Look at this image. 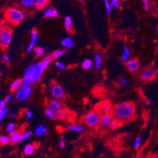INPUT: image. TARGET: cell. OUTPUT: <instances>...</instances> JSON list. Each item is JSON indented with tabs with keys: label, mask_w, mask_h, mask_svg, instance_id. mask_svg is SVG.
I'll use <instances>...</instances> for the list:
<instances>
[{
	"label": "cell",
	"mask_w": 158,
	"mask_h": 158,
	"mask_svg": "<svg viewBox=\"0 0 158 158\" xmlns=\"http://www.w3.org/2000/svg\"><path fill=\"white\" fill-rule=\"evenodd\" d=\"M114 115L120 122H128L135 115V105L131 103H122L116 105L114 109Z\"/></svg>",
	"instance_id": "cell-1"
},
{
	"label": "cell",
	"mask_w": 158,
	"mask_h": 158,
	"mask_svg": "<svg viewBox=\"0 0 158 158\" xmlns=\"http://www.w3.org/2000/svg\"><path fill=\"white\" fill-rule=\"evenodd\" d=\"M5 17L6 20L13 25H17L20 24L25 18V13L18 7H12L6 11Z\"/></svg>",
	"instance_id": "cell-2"
},
{
	"label": "cell",
	"mask_w": 158,
	"mask_h": 158,
	"mask_svg": "<svg viewBox=\"0 0 158 158\" xmlns=\"http://www.w3.org/2000/svg\"><path fill=\"white\" fill-rule=\"evenodd\" d=\"M100 114L97 110L88 112L83 119V122L89 127H95L100 123Z\"/></svg>",
	"instance_id": "cell-3"
},
{
	"label": "cell",
	"mask_w": 158,
	"mask_h": 158,
	"mask_svg": "<svg viewBox=\"0 0 158 158\" xmlns=\"http://www.w3.org/2000/svg\"><path fill=\"white\" fill-rule=\"evenodd\" d=\"M32 87L30 85H22L15 93V98L17 101H24L28 100L32 95Z\"/></svg>",
	"instance_id": "cell-4"
},
{
	"label": "cell",
	"mask_w": 158,
	"mask_h": 158,
	"mask_svg": "<svg viewBox=\"0 0 158 158\" xmlns=\"http://www.w3.org/2000/svg\"><path fill=\"white\" fill-rule=\"evenodd\" d=\"M13 38V31L9 27H5L0 35V46L2 48H7L12 42Z\"/></svg>",
	"instance_id": "cell-5"
},
{
	"label": "cell",
	"mask_w": 158,
	"mask_h": 158,
	"mask_svg": "<svg viewBox=\"0 0 158 158\" xmlns=\"http://www.w3.org/2000/svg\"><path fill=\"white\" fill-rule=\"evenodd\" d=\"M51 94L52 97L55 100H61L64 97V91L61 86L58 84H53L51 88Z\"/></svg>",
	"instance_id": "cell-6"
},
{
	"label": "cell",
	"mask_w": 158,
	"mask_h": 158,
	"mask_svg": "<svg viewBox=\"0 0 158 158\" xmlns=\"http://www.w3.org/2000/svg\"><path fill=\"white\" fill-rule=\"evenodd\" d=\"M45 70H46V69L44 68V67L43 66L41 62L35 64V69L32 75V84H35L40 81Z\"/></svg>",
	"instance_id": "cell-7"
},
{
	"label": "cell",
	"mask_w": 158,
	"mask_h": 158,
	"mask_svg": "<svg viewBox=\"0 0 158 158\" xmlns=\"http://www.w3.org/2000/svg\"><path fill=\"white\" fill-rule=\"evenodd\" d=\"M35 67V64H32L26 68L24 72V76L22 79V85H30L32 84V75Z\"/></svg>",
	"instance_id": "cell-8"
},
{
	"label": "cell",
	"mask_w": 158,
	"mask_h": 158,
	"mask_svg": "<svg viewBox=\"0 0 158 158\" xmlns=\"http://www.w3.org/2000/svg\"><path fill=\"white\" fill-rule=\"evenodd\" d=\"M112 106L111 103L108 101H104L99 103L97 105L96 110L100 114H107L110 113L112 110Z\"/></svg>",
	"instance_id": "cell-9"
},
{
	"label": "cell",
	"mask_w": 158,
	"mask_h": 158,
	"mask_svg": "<svg viewBox=\"0 0 158 158\" xmlns=\"http://www.w3.org/2000/svg\"><path fill=\"white\" fill-rule=\"evenodd\" d=\"M46 106L47 109L56 112L62 108L63 104L61 101L58 100H49L47 101Z\"/></svg>",
	"instance_id": "cell-10"
},
{
	"label": "cell",
	"mask_w": 158,
	"mask_h": 158,
	"mask_svg": "<svg viewBox=\"0 0 158 158\" xmlns=\"http://www.w3.org/2000/svg\"><path fill=\"white\" fill-rule=\"evenodd\" d=\"M113 119H114V116H113L111 113L101 114L100 116V123L103 127H110V125Z\"/></svg>",
	"instance_id": "cell-11"
},
{
	"label": "cell",
	"mask_w": 158,
	"mask_h": 158,
	"mask_svg": "<svg viewBox=\"0 0 158 158\" xmlns=\"http://www.w3.org/2000/svg\"><path fill=\"white\" fill-rule=\"evenodd\" d=\"M38 32H37L35 28L33 29L31 31V37H30V43L28 46L27 49V52H31L33 49L35 48V45L37 42V39H38Z\"/></svg>",
	"instance_id": "cell-12"
},
{
	"label": "cell",
	"mask_w": 158,
	"mask_h": 158,
	"mask_svg": "<svg viewBox=\"0 0 158 158\" xmlns=\"http://www.w3.org/2000/svg\"><path fill=\"white\" fill-rule=\"evenodd\" d=\"M126 67L131 72H135L139 69L140 67V62L137 59L128 60L126 62Z\"/></svg>",
	"instance_id": "cell-13"
},
{
	"label": "cell",
	"mask_w": 158,
	"mask_h": 158,
	"mask_svg": "<svg viewBox=\"0 0 158 158\" xmlns=\"http://www.w3.org/2000/svg\"><path fill=\"white\" fill-rule=\"evenodd\" d=\"M24 129L23 127H21L20 129L16 130L15 133L13 135L10 136V144L12 145H15L18 142H20V139L21 135L23 132Z\"/></svg>",
	"instance_id": "cell-14"
},
{
	"label": "cell",
	"mask_w": 158,
	"mask_h": 158,
	"mask_svg": "<svg viewBox=\"0 0 158 158\" xmlns=\"http://www.w3.org/2000/svg\"><path fill=\"white\" fill-rule=\"evenodd\" d=\"M156 74L154 71L152 69H145L142 71L141 74V78L144 81H148L153 80L155 78Z\"/></svg>",
	"instance_id": "cell-15"
},
{
	"label": "cell",
	"mask_w": 158,
	"mask_h": 158,
	"mask_svg": "<svg viewBox=\"0 0 158 158\" xmlns=\"http://www.w3.org/2000/svg\"><path fill=\"white\" fill-rule=\"evenodd\" d=\"M59 16V13L58 10L52 7H49V8L45 10L43 13V17L45 18H56Z\"/></svg>",
	"instance_id": "cell-16"
},
{
	"label": "cell",
	"mask_w": 158,
	"mask_h": 158,
	"mask_svg": "<svg viewBox=\"0 0 158 158\" xmlns=\"http://www.w3.org/2000/svg\"><path fill=\"white\" fill-rule=\"evenodd\" d=\"M61 44L65 49H70L75 46V41L72 37H66L62 40Z\"/></svg>",
	"instance_id": "cell-17"
},
{
	"label": "cell",
	"mask_w": 158,
	"mask_h": 158,
	"mask_svg": "<svg viewBox=\"0 0 158 158\" xmlns=\"http://www.w3.org/2000/svg\"><path fill=\"white\" fill-rule=\"evenodd\" d=\"M66 129L68 131L74 132H82L85 130V128L80 124H71L66 126Z\"/></svg>",
	"instance_id": "cell-18"
},
{
	"label": "cell",
	"mask_w": 158,
	"mask_h": 158,
	"mask_svg": "<svg viewBox=\"0 0 158 158\" xmlns=\"http://www.w3.org/2000/svg\"><path fill=\"white\" fill-rule=\"evenodd\" d=\"M56 114V119H58V120H62L65 119L67 115H68V111H67L66 109L64 108H60L59 110L55 112Z\"/></svg>",
	"instance_id": "cell-19"
},
{
	"label": "cell",
	"mask_w": 158,
	"mask_h": 158,
	"mask_svg": "<svg viewBox=\"0 0 158 158\" xmlns=\"http://www.w3.org/2000/svg\"><path fill=\"white\" fill-rule=\"evenodd\" d=\"M22 85V79H17L10 86V90L12 92H16Z\"/></svg>",
	"instance_id": "cell-20"
},
{
	"label": "cell",
	"mask_w": 158,
	"mask_h": 158,
	"mask_svg": "<svg viewBox=\"0 0 158 158\" xmlns=\"http://www.w3.org/2000/svg\"><path fill=\"white\" fill-rule=\"evenodd\" d=\"M50 0H36L35 7L37 10H41L47 6Z\"/></svg>",
	"instance_id": "cell-21"
},
{
	"label": "cell",
	"mask_w": 158,
	"mask_h": 158,
	"mask_svg": "<svg viewBox=\"0 0 158 158\" xmlns=\"http://www.w3.org/2000/svg\"><path fill=\"white\" fill-rule=\"evenodd\" d=\"M64 27L67 31L69 32H73V19L69 16H67L64 18Z\"/></svg>",
	"instance_id": "cell-22"
},
{
	"label": "cell",
	"mask_w": 158,
	"mask_h": 158,
	"mask_svg": "<svg viewBox=\"0 0 158 158\" xmlns=\"http://www.w3.org/2000/svg\"><path fill=\"white\" fill-rule=\"evenodd\" d=\"M35 146L33 144H27V146H25V147L24 149V154L25 156H32L33 154L35 152Z\"/></svg>",
	"instance_id": "cell-23"
},
{
	"label": "cell",
	"mask_w": 158,
	"mask_h": 158,
	"mask_svg": "<svg viewBox=\"0 0 158 158\" xmlns=\"http://www.w3.org/2000/svg\"><path fill=\"white\" fill-rule=\"evenodd\" d=\"M36 0H20V5L25 8H30L34 6Z\"/></svg>",
	"instance_id": "cell-24"
},
{
	"label": "cell",
	"mask_w": 158,
	"mask_h": 158,
	"mask_svg": "<svg viewBox=\"0 0 158 158\" xmlns=\"http://www.w3.org/2000/svg\"><path fill=\"white\" fill-rule=\"evenodd\" d=\"M47 132V129L44 125H40L35 130V134L38 137L42 136L44 134Z\"/></svg>",
	"instance_id": "cell-25"
},
{
	"label": "cell",
	"mask_w": 158,
	"mask_h": 158,
	"mask_svg": "<svg viewBox=\"0 0 158 158\" xmlns=\"http://www.w3.org/2000/svg\"><path fill=\"white\" fill-rule=\"evenodd\" d=\"M130 54V50H129V47H128L127 46H124L123 52V54L121 57L122 61L123 62H127L128 60L129 59Z\"/></svg>",
	"instance_id": "cell-26"
},
{
	"label": "cell",
	"mask_w": 158,
	"mask_h": 158,
	"mask_svg": "<svg viewBox=\"0 0 158 158\" xmlns=\"http://www.w3.org/2000/svg\"><path fill=\"white\" fill-rule=\"evenodd\" d=\"M53 59H54L52 58L51 55L46 56V57L44 58V59L42 60V61H41V62H42V65L44 67L45 69H46L47 68V67H49V66L51 64V63L52 62V60H53Z\"/></svg>",
	"instance_id": "cell-27"
},
{
	"label": "cell",
	"mask_w": 158,
	"mask_h": 158,
	"mask_svg": "<svg viewBox=\"0 0 158 158\" xmlns=\"http://www.w3.org/2000/svg\"><path fill=\"white\" fill-rule=\"evenodd\" d=\"M66 53V49L57 50V51H55L54 52H52V54H51V56L54 59H57L61 57V56H62V55L65 54Z\"/></svg>",
	"instance_id": "cell-28"
},
{
	"label": "cell",
	"mask_w": 158,
	"mask_h": 158,
	"mask_svg": "<svg viewBox=\"0 0 158 158\" xmlns=\"http://www.w3.org/2000/svg\"><path fill=\"white\" fill-rule=\"evenodd\" d=\"M93 62L91 59H86L82 62V67L85 70H88L92 67Z\"/></svg>",
	"instance_id": "cell-29"
},
{
	"label": "cell",
	"mask_w": 158,
	"mask_h": 158,
	"mask_svg": "<svg viewBox=\"0 0 158 158\" xmlns=\"http://www.w3.org/2000/svg\"><path fill=\"white\" fill-rule=\"evenodd\" d=\"M95 66L96 69H98L101 65V63H102V59H101L100 54L98 53H96L95 54Z\"/></svg>",
	"instance_id": "cell-30"
},
{
	"label": "cell",
	"mask_w": 158,
	"mask_h": 158,
	"mask_svg": "<svg viewBox=\"0 0 158 158\" xmlns=\"http://www.w3.org/2000/svg\"><path fill=\"white\" fill-rule=\"evenodd\" d=\"M35 52L36 56L38 58L43 57V56L45 55V54H46L44 49L42 48V47H37L35 49Z\"/></svg>",
	"instance_id": "cell-31"
},
{
	"label": "cell",
	"mask_w": 158,
	"mask_h": 158,
	"mask_svg": "<svg viewBox=\"0 0 158 158\" xmlns=\"http://www.w3.org/2000/svg\"><path fill=\"white\" fill-rule=\"evenodd\" d=\"M122 122H120L119 120H118L117 119H113V120L112 121L110 125V127L113 130H115L116 129H117V128L121 125V123Z\"/></svg>",
	"instance_id": "cell-32"
},
{
	"label": "cell",
	"mask_w": 158,
	"mask_h": 158,
	"mask_svg": "<svg viewBox=\"0 0 158 158\" xmlns=\"http://www.w3.org/2000/svg\"><path fill=\"white\" fill-rule=\"evenodd\" d=\"M32 135V133L31 131L27 130V131H25V132H23L21 135V137L20 139V142H22V141L26 140V139H27L30 137Z\"/></svg>",
	"instance_id": "cell-33"
},
{
	"label": "cell",
	"mask_w": 158,
	"mask_h": 158,
	"mask_svg": "<svg viewBox=\"0 0 158 158\" xmlns=\"http://www.w3.org/2000/svg\"><path fill=\"white\" fill-rule=\"evenodd\" d=\"M45 113H46V116H47V117L49 119H50L51 120H54V119H56L55 112H54L53 110H49V109L47 108L46 110V112H45Z\"/></svg>",
	"instance_id": "cell-34"
},
{
	"label": "cell",
	"mask_w": 158,
	"mask_h": 158,
	"mask_svg": "<svg viewBox=\"0 0 158 158\" xmlns=\"http://www.w3.org/2000/svg\"><path fill=\"white\" fill-rule=\"evenodd\" d=\"M10 143V137L7 135H1L0 136V144L5 146Z\"/></svg>",
	"instance_id": "cell-35"
},
{
	"label": "cell",
	"mask_w": 158,
	"mask_h": 158,
	"mask_svg": "<svg viewBox=\"0 0 158 158\" xmlns=\"http://www.w3.org/2000/svg\"><path fill=\"white\" fill-rule=\"evenodd\" d=\"M110 5L112 8L120 9L121 5H120V0H111Z\"/></svg>",
	"instance_id": "cell-36"
},
{
	"label": "cell",
	"mask_w": 158,
	"mask_h": 158,
	"mask_svg": "<svg viewBox=\"0 0 158 158\" xmlns=\"http://www.w3.org/2000/svg\"><path fill=\"white\" fill-rule=\"evenodd\" d=\"M10 111V109L8 108H5L2 111H0V121L4 119L5 116L8 114Z\"/></svg>",
	"instance_id": "cell-37"
},
{
	"label": "cell",
	"mask_w": 158,
	"mask_h": 158,
	"mask_svg": "<svg viewBox=\"0 0 158 158\" xmlns=\"http://www.w3.org/2000/svg\"><path fill=\"white\" fill-rule=\"evenodd\" d=\"M105 8H106V12L108 15H110L112 12V7L110 5V1L109 0H104Z\"/></svg>",
	"instance_id": "cell-38"
},
{
	"label": "cell",
	"mask_w": 158,
	"mask_h": 158,
	"mask_svg": "<svg viewBox=\"0 0 158 158\" xmlns=\"http://www.w3.org/2000/svg\"><path fill=\"white\" fill-rule=\"evenodd\" d=\"M141 137H137L135 139V142H134V148L135 149H139V147L141 146Z\"/></svg>",
	"instance_id": "cell-39"
},
{
	"label": "cell",
	"mask_w": 158,
	"mask_h": 158,
	"mask_svg": "<svg viewBox=\"0 0 158 158\" xmlns=\"http://www.w3.org/2000/svg\"><path fill=\"white\" fill-rule=\"evenodd\" d=\"M142 2L143 3V7H144V9L146 12H148L150 10V5L149 3V0H142Z\"/></svg>",
	"instance_id": "cell-40"
},
{
	"label": "cell",
	"mask_w": 158,
	"mask_h": 158,
	"mask_svg": "<svg viewBox=\"0 0 158 158\" xmlns=\"http://www.w3.org/2000/svg\"><path fill=\"white\" fill-rule=\"evenodd\" d=\"M1 61L4 63H9L11 61V58L8 54H3L1 57Z\"/></svg>",
	"instance_id": "cell-41"
},
{
	"label": "cell",
	"mask_w": 158,
	"mask_h": 158,
	"mask_svg": "<svg viewBox=\"0 0 158 158\" xmlns=\"http://www.w3.org/2000/svg\"><path fill=\"white\" fill-rule=\"evenodd\" d=\"M24 115L26 119H31L33 117V113L30 110H25L24 113Z\"/></svg>",
	"instance_id": "cell-42"
},
{
	"label": "cell",
	"mask_w": 158,
	"mask_h": 158,
	"mask_svg": "<svg viewBox=\"0 0 158 158\" xmlns=\"http://www.w3.org/2000/svg\"><path fill=\"white\" fill-rule=\"evenodd\" d=\"M55 66L60 70H64L66 69L65 65L63 64L62 62H59V61H57L55 62Z\"/></svg>",
	"instance_id": "cell-43"
},
{
	"label": "cell",
	"mask_w": 158,
	"mask_h": 158,
	"mask_svg": "<svg viewBox=\"0 0 158 158\" xmlns=\"http://www.w3.org/2000/svg\"><path fill=\"white\" fill-rule=\"evenodd\" d=\"M15 129H16V125L13 123H10L8 124V125L6 126V130L8 132Z\"/></svg>",
	"instance_id": "cell-44"
},
{
	"label": "cell",
	"mask_w": 158,
	"mask_h": 158,
	"mask_svg": "<svg viewBox=\"0 0 158 158\" xmlns=\"http://www.w3.org/2000/svg\"><path fill=\"white\" fill-rule=\"evenodd\" d=\"M13 97H14V96H13V95H12V94H10V95H7L6 96L5 98V101L6 102V103H10V101L13 99Z\"/></svg>",
	"instance_id": "cell-45"
},
{
	"label": "cell",
	"mask_w": 158,
	"mask_h": 158,
	"mask_svg": "<svg viewBox=\"0 0 158 158\" xmlns=\"http://www.w3.org/2000/svg\"><path fill=\"white\" fill-rule=\"evenodd\" d=\"M6 102L5 101V99L0 101V111H2L3 109L5 108Z\"/></svg>",
	"instance_id": "cell-46"
},
{
	"label": "cell",
	"mask_w": 158,
	"mask_h": 158,
	"mask_svg": "<svg viewBox=\"0 0 158 158\" xmlns=\"http://www.w3.org/2000/svg\"><path fill=\"white\" fill-rule=\"evenodd\" d=\"M127 82H128V81L127 80V79L125 78H121V80H120V84H121L122 86L127 85Z\"/></svg>",
	"instance_id": "cell-47"
},
{
	"label": "cell",
	"mask_w": 158,
	"mask_h": 158,
	"mask_svg": "<svg viewBox=\"0 0 158 158\" xmlns=\"http://www.w3.org/2000/svg\"><path fill=\"white\" fill-rule=\"evenodd\" d=\"M59 146L61 147V148H65L66 146V142L64 140H61L59 141Z\"/></svg>",
	"instance_id": "cell-48"
},
{
	"label": "cell",
	"mask_w": 158,
	"mask_h": 158,
	"mask_svg": "<svg viewBox=\"0 0 158 158\" xmlns=\"http://www.w3.org/2000/svg\"><path fill=\"white\" fill-rule=\"evenodd\" d=\"M4 28H5L4 25H3V24L2 23V22H0V35L1 34V33L3 31Z\"/></svg>",
	"instance_id": "cell-49"
},
{
	"label": "cell",
	"mask_w": 158,
	"mask_h": 158,
	"mask_svg": "<svg viewBox=\"0 0 158 158\" xmlns=\"http://www.w3.org/2000/svg\"><path fill=\"white\" fill-rule=\"evenodd\" d=\"M17 114H16V113H15V112H12V113H11V114H10V117L11 118H16L17 117Z\"/></svg>",
	"instance_id": "cell-50"
},
{
	"label": "cell",
	"mask_w": 158,
	"mask_h": 158,
	"mask_svg": "<svg viewBox=\"0 0 158 158\" xmlns=\"http://www.w3.org/2000/svg\"><path fill=\"white\" fill-rule=\"evenodd\" d=\"M16 129H15V130H10L8 131V134L10 136H11V135H13L15 133V132H16Z\"/></svg>",
	"instance_id": "cell-51"
},
{
	"label": "cell",
	"mask_w": 158,
	"mask_h": 158,
	"mask_svg": "<svg viewBox=\"0 0 158 158\" xmlns=\"http://www.w3.org/2000/svg\"><path fill=\"white\" fill-rule=\"evenodd\" d=\"M146 103V105H150V103H151V100H150V99H147Z\"/></svg>",
	"instance_id": "cell-52"
},
{
	"label": "cell",
	"mask_w": 158,
	"mask_h": 158,
	"mask_svg": "<svg viewBox=\"0 0 158 158\" xmlns=\"http://www.w3.org/2000/svg\"><path fill=\"white\" fill-rule=\"evenodd\" d=\"M78 1L80 3H83L85 2V0H78Z\"/></svg>",
	"instance_id": "cell-53"
},
{
	"label": "cell",
	"mask_w": 158,
	"mask_h": 158,
	"mask_svg": "<svg viewBox=\"0 0 158 158\" xmlns=\"http://www.w3.org/2000/svg\"><path fill=\"white\" fill-rule=\"evenodd\" d=\"M156 71L157 73H158V65H157V67H156Z\"/></svg>",
	"instance_id": "cell-54"
},
{
	"label": "cell",
	"mask_w": 158,
	"mask_h": 158,
	"mask_svg": "<svg viewBox=\"0 0 158 158\" xmlns=\"http://www.w3.org/2000/svg\"><path fill=\"white\" fill-rule=\"evenodd\" d=\"M121 1H123V2H125V1H128V0H121Z\"/></svg>",
	"instance_id": "cell-55"
},
{
	"label": "cell",
	"mask_w": 158,
	"mask_h": 158,
	"mask_svg": "<svg viewBox=\"0 0 158 158\" xmlns=\"http://www.w3.org/2000/svg\"><path fill=\"white\" fill-rule=\"evenodd\" d=\"M156 29H157V32L158 33V25L157 26V28H156Z\"/></svg>",
	"instance_id": "cell-56"
}]
</instances>
